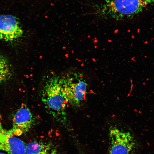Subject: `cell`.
<instances>
[{"mask_svg":"<svg viewBox=\"0 0 154 154\" xmlns=\"http://www.w3.org/2000/svg\"><path fill=\"white\" fill-rule=\"evenodd\" d=\"M0 154H7L0 152Z\"/></svg>","mask_w":154,"mask_h":154,"instance_id":"obj_13","label":"cell"},{"mask_svg":"<svg viewBox=\"0 0 154 154\" xmlns=\"http://www.w3.org/2000/svg\"><path fill=\"white\" fill-rule=\"evenodd\" d=\"M48 148L44 145L36 141L30 142L26 145L25 153L38 154L48 152Z\"/></svg>","mask_w":154,"mask_h":154,"instance_id":"obj_9","label":"cell"},{"mask_svg":"<svg viewBox=\"0 0 154 154\" xmlns=\"http://www.w3.org/2000/svg\"><path fill=\"white\" fill-rule=\"evenodd\" d=\"M94 47L95 48H97V46H95Z\"/></svg>","mask_w":154,"mask_h":154,"instance_id":"obj_15","label":"cell"},{"mask_svg":"<svg viewBox=\"0 0 154 154\" xmlns=\"http://www.w3.org/2000/svg\"><path fill=\"white\" fill-rule=\"evenodd\" d=\"M92 60L94 62H95L96 60L94 58H92Z\"/></svg>","mask_w":154,"mask_h":154,"instance_id":"obj_14","label":"cell"},{"mask_svg":"<svg viewBox=\"0 0 154 154\" xmlns=\"http://www.w3.org/2000/svg\"><path fill=\"white\" fill-rule=\"evenodd\" d=\"M98 42V40L97 39H95V40L94 41V43L97 42Z\"/></svg>","mask_w":154,"mask_h":154,"instance_id":"obj_11","label":"cell"},{"mask_svg":"<svg viewBox=\"0 0 154 154\" xmlns=\"http://www.w3.org/2000/svg\"><path fill=\"white\" fill-rule=\"evenodd\" d=\"M108 41L110 42H111L112 41L110 39H108Z\"/></svg>","mask_w":154,"mask_h":154,"instance_id":"obj_12","label":"cell"},{"mask_svg":"<svg viewBox=\"0 0 154 154\" xmlns=\"http://www.w3.org/2000/svg\"><path fill=\"white\" fill-rule=\"evenodd\" d=\"M23 31L18 19L10 15H0V39L12 41L21 37Z\"/></svg>","mask_w":154,"mask_h":154,"instance_id":"obj_5","label":"cell"},{"mask_svg":"<svg viewBox=\"0 0 154 154\" xmlns=\"http://www.w3.org/2000/svg\"><path fill=\"white\" fill-rule=\"evenodd\" d=\"M75 80L69 78L60 81L68 102L73 107H79L85 99L87 84L84 80Z\"/></svg>","mask_w":154,"mask_h":154,"instance_id":"obj_4","label":"cell"},{"mask_svg":"<svg viewBox=\"0 0 154 154\" xmlns=\"http://www.w3.org/2000/svg\"><path fill=\"white\" fill-rule=\"evenodd\" d=\"M26 145L11 134L0 132V150L9 154H25Z\"/></svg>","mask_w":154,"mask_h":154,"instance_id":"obj_7","label":"cell"},{"mask_svg":"<svg viewBox=\"0 0 154 154\" xmlns=\"http://www.w3.org/2000/svg\"><path fill=\"white\" fill-rule=\"evenodd\" d=\"M33 122V117L30 109L25 105H23L14 116V134L19 135L28 131L31 128Z\"/></svg>","mask_w":154,"mask_h":154,"instance_id":"obj_6","label":"cell"},{"mask_svg":"<svg viewBox=\"0 0 154 154\" xmlns=\"http://www.w3.org/2000/svg\"><path fill=\"white\" fill-rule=\"evenodd\" d=\"M8 61L3 55L0 54V82L8 79L11 75Z\"/></svg>","mask_w":154,"mask_h":154,"instance_id":"obj_8","label":"cell"},{"mask_svg":"<svg viewBox=\"0 0 154 154\" xmlns=\"http://www.w3.org/2000/svg\"><path fill=\"white\" fill-rule=\"evenodd\" d=\"M40 94L41 100L48 113L62 124L66 123V110L68 102L60 80H49L41 90Z\"/></svg>","mask_w":154,"mask_h":154,"instance_id":"obj_2","label":"cell"},{"mask_svg":"<svg viewBox=\"0 0 154 154\" xmlns=\"http://www.w3.org/2000/svg\"><path fill=\"white\" fill-rule=\"evenodd\" d=\"M25 154H29L25 153ZM48 154V152H42V153H40L38 154Z\"/></svg>","mask_w":154,"mask_h":154,"instance_id":"obj_10","label":"cell"},{"mask_svg":"<svg viewBox=\"0 0 154 154\" xmlns=\"http://www.w3.org/2000/svg\"><path fill=\"white\" fill-rule=\"evenodd\" d=\"M154 2V0H104L93 7L91 14L104 19H130Z\"/></svg>","mask_w":154,"mask_h":154,"instance_id":"obj_1","label":"cell"},{"mask_svg":"<svg viewBox=\"0 0 154 154\" xmlns=\"http://www.w3.org/2000/svg\"><path fill=\"white\" fill-rule=\"evenodd\" d=\"M109 154H130L135 148L134 139L130 133L116 127L110 128Z\"/></svg>","mask_w":154,"mask_h":154,"instance_id":"obj_3","label":"cell"}]
</instances>
